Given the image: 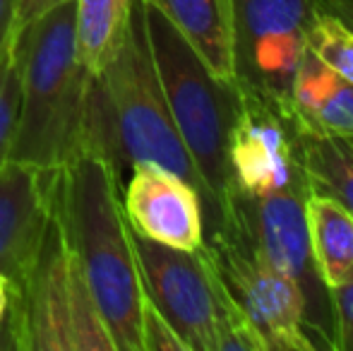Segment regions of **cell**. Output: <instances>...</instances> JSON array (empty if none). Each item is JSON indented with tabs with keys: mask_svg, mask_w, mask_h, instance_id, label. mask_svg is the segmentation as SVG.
<instances>
[{
	"mask_svg": "<svg viewBox=\"0 0 353 351\" xmlns=\"http://www.w3.org/2000/svg\"><path fill=\"white\" fill-rule=\"evenodd\" d=\"M53 210L77 253L116 351H142L144 286L111 161L84 152L58 169Z\"/></svg>",
	"mask_w": 353,
	"mask_h": 351,
	"instance_id": "cell-1",
	"label": "cell"
},
{
	"mask_svg": "<svg viewBox=\"0 0 353 351\" xmlns=\"http://www.w3.org/2000/svg\"><path fill=\"white\" fill-rule=\"evenodd\" d=\"M19 116L8 161L58 171L87 150L97 75L74 46V0L19 32Z\"/></svg>",
	"mask_w": 353,
	"mask_h": 351,
	"instance_id": "cell-2",
	"label": "cell"
},
{
	"mask_svg": "<svg viewBox=\"0 0 353 351\" xmlns=\"http://www.w3.org/2000/svg\"><path fill=\"white\" fill-rule=\"evenodd\" d=\"M84 152L111 161L121 178L123 171L142 161L159 164L192 183L205 200L202 178L178 135L159 82L142 0L132 5L123 46L97 75Z\"/></svg>",
	"mask_w": 353,
	"mask_h": 351,
	"instance_id": "cell-3",
	"label": "cell"
},
{
	"mask_svg": "<svg viewBox=\"0 0 353 351\" xmlns=\"http://www.w3.org/2000/svg\"><path fill=\"white\" fill-rule=\"evenodd\" d=\"M142 3L149 48L168 111L205 185L202 214L205 231H210L216 226L233 188L228 142L241 106V92L236 82L219 80L154 5L147 0Z\"/></svg>",
	"mask_w": 353,
	"mask_h": 351,
	"instance_id": "cell-4",
	"label": "cell"
},
{
	"mask_svg": "<svg viewBox=\"0 0 353 351\" xmlns=\"http://www.w3.org/2000/svg\"><path fill=\"white\" fill-rule=\"evenodd\" d=\"M0 347L19 351H116L87 274L56 210L24 279L12 289Z\"/></svg>",
	"mask_w": 353,
	"mask_h": 351,
	"instance_id": "cell-5",
	"label": "cell"
},
{
	"mask_svg": "<svg viewBox=\"0 0 353 351\" xmlns=\"http://www.w3.org/2000/svg\"><path fill=\"white\" fill-rule=\"evenodd\" d=\"M310 192V183H298L265 197H243L231 192L219 221L223 217L236 219L257 250L270 260V265L298 286L305 303L307 332L315 349H334L330 289L317 272L307 234L305 200Z\"/></svg>",
	"mask_w": 353,
	"mask_h": 351,
	"instance_id": "cell-6",
	"label": "cell"
},
{
	"mask_svg": "<svg viewBox=\"0 0 353 351\" xmlns=\"http://www.w3.org/2000/svg\"><path fill=\"white\" fill-rule=\"evenodd\" d=\"M205 253L260 334L265 351H315L298 286L270 265L236 219L223 217L205 231Z\"/></svg>",
	"mask_w": 353,
	"mask_h": 351,
	"instance_id": "cell-7",
	"label": "cell"
},
{
	"mask_svg": "<svg viewBox=\"0 0 353 351\" xmlns=\"http://www.w3.org/2000/svg\"><path fill=\"white\" fill-rule=\"evenodd\" d=\"M317 8V0H231L238 89L260 94L291 116V85Z\"/></svg>",
	"mask_w": 353,
	"mask_h": 351,
	"instance_id": "cell-8",
	"label": "cell"
},
{
	"mask_svg": "<svg viewBox=\"0 0 353 351\" xmlns=\"http://www.w3.org/2000/svg\"><path fill=\"white\" fill-rule=\"evenodd\" d=\"M144 296L188 351H219V274L205 253L178 250L132 231Z\"/></svg>",
	"mask_w": 353,
	"mask_h": 351,
	"instance_id": "cell-9",
	"label": "cell"
},
{
	"mask_svg": "<svg viewBox=\"0 0 353 351\" xmlns=\"http://www.w3.org/2000/svg\"><path fill=\"white\" fill-rule=\"evenodd\" d=\"M241 92V106L228 142L233 188L243 197H265L307 183L298 154L296 123L265 97Z\"/></svg>",
	"mask_w": 353,
	"mask_h": 351,
	"instance_id": "cell-10",
	"label": "cell"
},
{
	"mask_svg": "<svg viewBox=\"0 0 353 351\" xmlns=\"http://www.w3.org/2000/svg\"><path fill=\"white\" fill-rule=\"evenodd\" d=\"M123 210L135 234L178 250H200L205 243L202 197L192 183L159 164L132 166Z\"/></svg>",
	"mask_w": 353,
	"mask_h": 351,
	"instance_id": "cell-11",
	"label": "cell"
},
{
	"mask_svg": "<svg viewBox=\"0 0 353 351\" xmlns=\"http://www.w3.org/2000/svg\"><path fill=\"white\" fill-rule=\"evenodd\" d=\"M58 171L8 161L0 169V272L12 289L24 279L53 212Z\"/></svg>",
	"mask_w": 353,
	"mask_h": 351,
	"instance_id": "cell-12",
	"label": "cell"
},
{
	"mask_svg": "<svg viewBox=\"0 0 353 351\" xmlns=\"http://www.w3.org/2000/svg\"><path fill=\"white\" fill-rule=\"evenodd\" d=\"M291 118L298 128L353 140V85L307 48L291 85Z\"/></svg>",
	"mask_w": 353,
	"mask_h": 351,
	"instance_id": "cell-13",
	"label": "cell"
},
{
	"mask_svg": "<svg viewBox=\"0 0 353 351\" xmlns=\"http://www.w3.org/2000/svg\"><path fill=\"white\" fill-rule=\"evenodd\" d=\"M159 10L207 68L223 82H236L233 72L231 0H147Z\"/></svg>",
	"mask_w": 353,
	"mask_h": 351,
	"instance_id": "cell-14",
	"label": "cell"
},
{
	"mask_svg": "<svg viewBox=\"0 0 353 351\" xmlns=\"http://www.w3.org/2000/svg\"><path fill=\"white\" fill-rule=\"evenodd\" d=\"M305 219L317 272L332 289L353 272V214L334 197L310 192Z\"/></svg>",
	"mask_w": 353,
	"mask_h": 351,
	"instance_id": "cell-15",
	"label": "cell"
},
{
	"mask_svg": "<svg viewBox=\"0 0 353 351\" xmlns=\"http://www.w3.org/2000/svg\"><path fill=\"white\" fill-rule=\"evenodd\" d=\"M135 0H74V46L92 75L106 70L130 27Z\"/></svg>",
	"mask_w": 353,
	"mask_h": 351,
	"instance_id": "cell-16",
	"label": "cell"
},
{
	"mask_svg": "<svg viewBox=\"0 0 353 351\" xmlns=\"http://www.w3.org/2000/svg\"><path fill=\"white\" fill-rule=\"evenodd\" d=\"M296 137L310 190L334 197L353 214V140L298 126Z\"/></svg>",
	"mask_w": 353,
	"mask_h": 351,
	"instance_id": "cell-17",
	"label": "cell"
},
{
	"mask_svg": "<svg viewBox=\"0 0 353 351\" xmlns=\"http://www.w3.org/2000/svg\"><path fill=\"white\" fill-rule=\"evenodd\" d=\"M307 48L327 68L353 85V29L330 10L317 8L307 32Z\"/></svg>",
	"mask_w": 353,
	"mask_h": 351,
	"instance_id": "cell-18",
	"label": "cell"
},
{
	"mask_svg": "<svg viewBox=\"0 0 353 351\" xmlns=\"http://www.w3.org/2000/svg\"><path fill=\"white\" fill-rule=\"evenodd\" d=\"M19 34H12L0 48V169L8 164L19 116Z\"/></svg>",
	"mask_w": 353,
	"mask_h": 351,
	"instance_id": "cell-19",
	"label": "cell"
},
{
	"mask_svg": "<svg viewBox=\"0 0 353 351\" xmlns=\"http://www.w3.org/2000/svg\"><path fill=\"white\" fill-rule=\"evenodd\" d=\"M142 351H188L183 339L176 334L166 318L159 313V308L144 296L142 305Z\"/></svg>",
	"mask_w": 353,
	"mask_h": 351,
	"instance_id": "cell-20",
	"label": "cell"
},
{
	"mask_svg": "<svg viewBox=\"0 0 353 351\" xmlns=\"http://www.w3.org/2000/svg\"><path fill=\"white\" fill-rule=\"evenodd\" d=\"M334 318V349L353 351V272L341 284L330 289Z\"/></svg>",
	"mask_w": 353,
	"mask_h": 351,
	"instance_id": "cell-21",
	"label": "cell"
},
{
	"mask_svg": "<svg viewBox=\"0 0 353 351\" xmlns=\"http://www.w3.org/2000/svg\"><path fill=\"white\" fill-rule=\"evenodd\" d=\"M61 3H65V0H14V29L22 32Z\"/></svg>",
	"mask_w": 353,
	"mask_h": 351,
	"instance_id": "cell-22",
	"label": "cell"
},
{
	"mask_svg": "<svg viewBox=\"0 0 353 351\" xmlns=\"http://www.w3.org/2000/svg\"><path fill=\"white\" fill-rule=\"evenodd\" d=\"M12 34H19L14 29V0H0V48Z\"/></svg>",
	"mask_w": 353,
	"mask_h": 351,
	"instance_id": "cell-23",
	"label": "cell"
},
{
	"mask_svg": "<svg viewBox=\"0 0 353 351\" xmlns=\"http://www.w3.org/2000/svg\"><path fill=\"white\" fill-rule=\"evenodd\" d=\"M317 5L330 10V12L336 14L339 19H344L353 29V0H317Z\"/></svg>",
	"mask_w": 353,
	"mask_h": 351,
	"instance_id": "cell-24",
	"label": "cell"
},
{
	"mask_svg": "<svg viewBox=\"0 0 353 351\" xmlns=\"http://www.w3.org/2000/svg\"><path fill=\"white\" fill-rule=\"evenodd\" d=\"M10 301H12V281L8 279L5 272H0V330H3L5 318H8Z\"/></svg>",
	"mask_w": 353,
	"mask_h": 351,
	"instance_id": "cell-25",
	"label": "cell"
}]
</instances>
